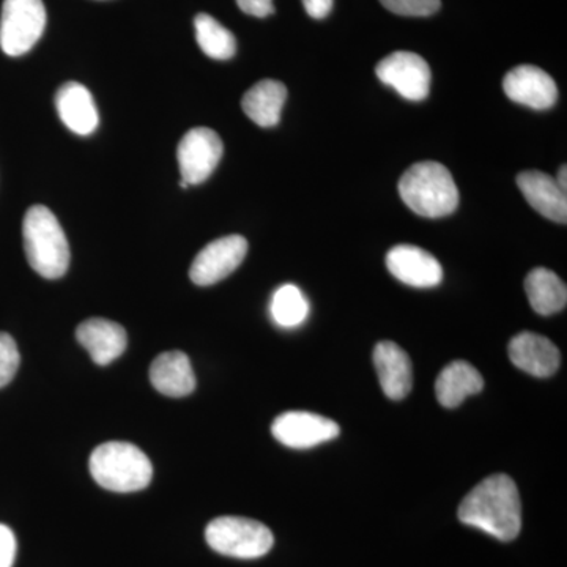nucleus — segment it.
Segmentation results:
<instances>
[{"mask_svg":"<svg viewBox=\"0 0 567 567\" xmlns=\"http://www.w3.org/2000/svg\"><path fill=\"white\" fill-rule=\"evenodd\" d=\"M458 520L496 539H516L522 528V503L513 477L488 476L462 499Z\"/></svg>","mask_w":567,"mask_h":567,"instance_id":"obj_1","label":"nucleus"},{"mask_svg":"<svg viewBox=\"0 0 567 567\" xmlns=\"http://www.w3.org/2000/svg\"><path fill=\"white\" fill-rule=\"evenodd\" d=\"M398 188L406 207L424 218H443L456 212L457 185L442 163L413 164L402 175Z\"/></svg>","mask_w":567,"mask_h":567,"instance_id":"obj_2","label":"nucleus"},{"mask_svg":"<svg viewBox=\"0 0 567 567\" xmlns=\"http://www.w3.org/2000/svg\"><path fill=\"white\" fill-rule=\"evenodd\" d=\"M29 265L47 279H59L69 270L70 246L61 223L44 205L29 208L22 223Z\"/></svg>","mask_w":567,"mask_h":567,"instance_id":"obj_3","label":"nucleus"},{"mask_svg":"<svg viewBox=\"0 0 567 567\" xmlns=\"http://www.w3.org/2000/svg\"><path fill=\"white\" fill-rule=\"evenodd\" d=\"M91 475L106 491L130 494L152 483L153 466L144 451L126 442L103 443L91 454Z\"/></svg>","mask_w":567,"mask_h":567,"instance_id":"obj_4","label":"nucleus"},{"mask_svg":"<svg viewBox=\"0 0 567 567\" xmlns=\"http://www.w3.org/2000/svg\"><path fill=\"white\" fill-rule=\"evenodd\" d=\"M208 546L226 557L256 559L274 548L271 529L252 518L224 516L215 518L205 529Z\"/></svg>","mask_w":567,"mask_h":567,"instance_id":"obj_5","label":"nucleus"},{"mask_svg":"<svg viewBox=\"0 0 567 567\" xmlns=\"http://www.w3.org/2000/svg\"><path fill=\"white\" fill-rule=\"evenodd\" d=\"M47 28L43 0H3L0 17V48L10 58H20L35 47Z\"/></svg>","mask_w":567,"mask_h":567,"instance_id":"obj_6","label":"nucleus"},{"mask_svg":"<svg viewBox=\"0 0 567 567\" xmlns=\"http://www.w3.org/2000/svg\"><path fill=\"white\" fill-rule=\"evenodd\" d=\"M223 152L224 145L218 133L205 126L189 130L182 137L177 151L182 188L207 181L221 162Z\"/></svg>","mask_w":567,"mask_h":567,"instance_id":"obj_7","label":"nucleus"},{"mask_svg":"<svg viewBox=\"0 0 567 567\" xmlns=\"http://www.w3.org/2000/svg\"><path fill=\"white\" fill-rule=\"evenodd\" d=\"M377 78L410 102H423L431 92V66L415 52L398 51L379 62Z\"/></svg>","mask_w":567,"mask_h":567,"instance_id":"obj_8","label":"nucleus"},{"mask_svg":"<svg viewBox=\"0 0 567 567\" xmlns=\"http://www.w3.org/2000/svg\"><path fill=\"white\" fill-rule=\"evenodd\" d=\"M248 254V241L241 235H227L205 246L189 268V278L196 286L207 287L234 274Z\"/></svg>","mask_w":567,"mask_h":567,"instance_id":"obj_9","label":"nucleus"},{"mask_svg":"<svg viewBox=\"0 0 567 567\" xmlns=\"http://www.w3.org/2000/svg\"><path fill=\"white\" fill-rule=\"evenodd\" d=\"M271 434L281 445L308 450L334 440L341 427L333 420L309 412H287L271 424Z\"/></svg>","mask_w":567,"mask_h":567,"instance_id":"obj_10","label":"nucleus"},{"mask_svg":"<svg viewBox=\"0 0 567 567\" xmlns=\"http://www.w3.org/2000/svg\"><path fill=\"white\" fill-rule=\"evenodd\" d=\"M386 267L398 281L416 289H432L443 281L442 265L417 246H394L386 254Z\"/></svg>","mask_w":567,"mask_h":567,"instance_id":"obj_11","label":"nucleus"},{"mask_svg":"<svg viewBox=\"0 0 567 567\" xmlns=\"http://www.w3.org/2000/svg\"><path fill=\"white\" fill-rule=\"evenodd\" d=\"M507 99L536 111L550 110L558 100V87L550 74L535 65L511 70L503 81Z\"/></svg>","mask_w":567,"mask_h":567,"instance_id":"obj_12","label":"nucleus"},{"mask_svg":"<svg viewBox=\"0 0 567 567\" xmlns=\"http://www.w3.org/2000/svg\"><path fill=\"white\" fill-rule=\"evenodd\" d=\"M507 354L516 368L537 379L554 375L561 363L558 347L550 339L529 333V331H524L511 339Z\"/></svg>","mask_w":567,"mask_h":567,"instance_id":"obj_13","label":"nucleus"},{"mask_svg":"<svg viewBox=\"0 0 567 567\" xmlns=\"http://www.w3.org/2000/svg\"><path fill=\"white\" fill-rule=\"evenodd\" d=\"M76 338L99 365L111 364L112 361L122 357L128 346L125 328L121 323L100 319V317L82 322L78 327Z\"/></svg>","mask_w":567,"mask_h":567,"instance_id":"obj_14","label":"nucleus"},{"mask_svg":"<svg viewBox=\"0 0 567 567\" xmlns=\"http://www.w3.org/2000/svg\"><path fill=\"white\" fill-rule=\"evenodd\" d=\"M374 364L380 386L391 401H402L413 386L412 361L405 350L394 342L382 341L375 346Z\"/></svg>","mask_w":567,"mask_h":567,"instance_id":"obj_15","label":"nucleus"},{"mask_svg":"<svg viewBox=\"0 0 567 567\" xmlns=\"http://www.w3.org/2000/svg\"><path fill=\"white\" fill-rule=\"evenodd\" d=\"M55 107L63 125L80 136H89L99 128L100 115L95 100L80 82H66L55 93Z\"/></svg>","mask_w":567,"mask_h":567,"instance_id":"obj_16","label":"nucleus"},{"mask_svg":"<svg viewBox=\"0 0 567 567\" xmlns=\"http://www.w3.org/2000/svg\"><path fill=\"white\" fill-rule=\"evenodd\" d=\"M517 185L525 199L537 213L551 221L567 223V192L554 177L540 171H527L518 174Z\"/></svg>","mask_w":567,"mask_h":567,"instance_id":"obj_17","label":"nucleus"},{"mask_svg":"<svg viewBox=\"0 0 567 567\" xmlns=\"http://www.w3.org/2000/svg\"><path fill=\"white\" fill-rule=\"evenodd\" d=\"M151 382L156 391L167 398L192 394L196 390V375L188 354L174 350L156 357L151 365Z\"/></svg>","mask_w":567,"mask_h":567,"instance_id":"obj_18","label":"nucleus"},{"mask_svg":"<svg viewBox=\"0 0 567 567\" xmlns=\"http://www.w3.org/2000/svg\"><path fill=\"white\" fill-rule=\"evenodd\" d=\"M484 379L480 371L466 361L447 364L435 382V394L445 409H456L468 395L483 391Z\"/></svg>","mask_w":567,"mask_h":567,"instance_id":"obj_19","label":"nucleus"},{"mask_svg":"<svg viewBox=\"0 0 567 567\" xmlns=\"http://www.w3.org/2000/svg\"><path fill=\"white\" fill-rule=\"evenodd\" d=\"M287 100V89L282 82L265 80L257 82L241 100L245 114L256 125L271 128L281 121V112Z\"/></svg>","mask_w":567,"mask_h":567,"instance_id":"obj_20","label":"nucleus"},{"mask_svg":"<svg viewBox=\"0 0 567 567\" xmlns=\"http://www.w3.org/2000/svg\"><path fill=\"white\" fill-rule=\"evenodd\" d=\"M529 305L537 315L551 316L563 311L567 305L566 284L547 268H535L525 279Z\"/></svg>","mask_w":567,"mask_h":567,"instance_id":"obj_21","label":"nucleus"},{"mask_svg":"<svg viewBox=\"0 0 567 567\" xmlns=\"http://www.w3.org/2000/svg\"><path fill=\"white\" fill-rule=\"evenodd\" d=\"M196 40L205 55L215 61H229L237 52V40L229 29L207 13H199L194 20Z\"/></svg>","mask_w":567,"mask_h":567,"instance_id":"obj_22","label":"nucleus"},{"mask_svg":"<svg viewBox=\"0 0 567 567\" xmlns=\"http://www.w3.org/2000/svg\"><path fill=\"white\" fill-rule=\"evenodd\" d=\"M270 315L278 327L297 328L308 319L309 303L297 286L286 284L274 293Z\"/></svg>","mask_w":567,"mask_h":567,"instance_id":"obj_23","label":"nucleus"},{"mask_svg":"<svg viewBox=\"0 0 567 567\" xmlns=\"http://www.w3.org/2000/svg\"><path fill=\"white\" fill-rule=\"evenodd\" d=\"M20 363L17 342L9 333H0V388L9 385L17 375Z\"/></svg>","mask_w":567,"mask_h":567,"instance_id":"obj_24","label":"nucleus"},{"mask_svg":"<svg viewBox=\"0 0 567 567\" xmlns=\"http://www.w3.org/2000/svg\"><path fill=\"white\" fill-rule=\"evenodd\" d=\"M391 13L401 17H432L442 7L440 0H380Z\"/></svg>","mask_w":567,"mask_h":567,"instance_id":"obj_25","label":"nucleus"},{"mask_svg":"<svg viewBox=\"0 0 567 567\" xmlns=\"http://www.w3.org/2000/svg\"><path fill=\"white\" fill-rule=\"evenodd\" d=\"M17 548L14 533L7 525L0 524V567H13Z\"/></svg>","mask_w":567,"mask_h":567,"instance_id":"obj_26","label":"nucleus"},{"mask_svg":"<svg viewBox=\"0 0 567 567\" xmlns=\"http://www.w3.org/2000/svg\"><path fill=\"white\" fill-rule=\"evenodd\" d=\"M238 7L246 14L267 18L275 13L274 0H237Z\"/></svg>","mask_w":567,"mask_h":567,"instance_id":"obj_27","label":"nucleus"},{"mask_svg":"<svg viewBox=\"0 0 567 567\" xmlns=\"http://www.w3.org/2000/svg\"><path fill=\"white\" fill-rule=\"evenodd\" d=\"M334 0H303L306 13L315 20H323L333 9Z\"/></svg>","mask_w":567,"mask_h":567,"instance_id":"obj_28","label":"nucleus"},{"mask_svg":"<svg viewBox=\"0 0 567 567\" xmlns=\"http://www.w3.org/2000/svg\"><path fill=\"white\" fill-rule=\"evenodd\" d=\"M557 181L558 185L561 186L565 192H567V167L561 166V169L558 171V177L555 178Z\"/></svg>","mask_w":567,"mask_h":567,"instance_id":"obj_29","label":"nucleus"}]
</instances>
